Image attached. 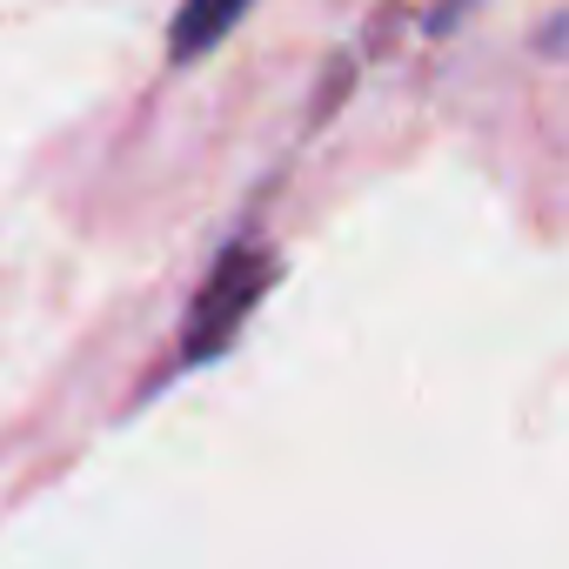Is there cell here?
Segmentation results:
<instances>
[{
    "label": "cell",
    "mask_w": 569,
    "mask_h": 569,
    "mask_svg": "<svg viewBox=\"0 0 569 569\" xmlns=\"http://www.w3.org/2000/svg\"><path fill=\"white\" fill-rule=\"evenodd\" d=\"M241 14H248V0H181V14H174V28H168V61H174V68L201 61L208 48H221V41L234 34Z\"/></svg>",
    "instance_id": "7a4b0ae2"
},
{
    "label": "cell",
    "mask_w": 569,
    "mask_h": 569,
    "mask_svg": "<svg viewBox=\"0 0 569 569\" xmlns=\"http://www.w3.org/2000/svg\"><path fill=\"white\" fill-rule=\"evenodd\" d=\"M274 274H281V261H274L261 241L221 248V261L208 268L201 296H194V309H188V322H181L174 369H201V362L228 356V342L241 336V322H248V316L261 309V296L274 289Z\"/></svg>",
    "instance_id": "6da1fadb"
}]
</instances>
